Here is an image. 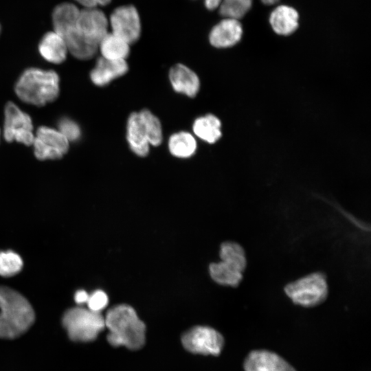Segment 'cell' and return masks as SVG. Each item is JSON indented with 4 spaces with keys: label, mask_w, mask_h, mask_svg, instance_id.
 <instances>
[{
    "label": "cell",
    "mask_w": 371,
    "mask_h": 371,
    "mask_svg": "<svg viewBox=\"0 0 371 371\" xmlns=\"http://www.w3.org/2000/svg\"><path fill=\"white\" fill-rule=\"evenodd\" d=\"M299 14L293 7L280 5L271 13L269 23L273 30L278 34L287 36L298 27Z\"/></svg>",
    "instance_id": "obj_17"
},
{
    "label": "cell",
    "mask_w": 371,
    "mask_h": 371,
    "mask_svg": "<svg viewBox=\"0 0 371 371\" xmlns=\"http://www.w3.org/2000/svg\"><path fill=\"white\" fill-rule=\"evenodd\" d=\"M221 260L229 262L243 271L247 267V257L243 247L237 243L227 241L221 245L219 252Z\"/></svg>",
    "instance_id": "obj_23"
},
{
    "label": "cell",
    "mask_w": 371,
    "mask_h": 371,
    "mask_svg": "<svg viewBox=\"0 0 371 371\" xmlns=\"http://www.w3.org/2000/svg\"><path fill=\"white\" fill-rule=\"evenodd\" d=\"M62 324L74 341H91L105 328L104 317L99 312L74 307L65 312Z\"/></svg>",
    "instance_id": "obj_5"
},
{
    "label": "cell",
    "mask_w": 371,
    "mask_h": 371,
    "mask_svg": "<svg viewBox=\"0 0 371 371\" xmlns=\"http://www.w3.org/2000/svg\"><path fill=\"white\" fill-rule=\"evenodd\" d=\"M32 145L38 159H58L67 153L69 142L57 129L42 126L37 128Z\"/></svg>",
    "instance_id": "obj_9"
},
{
    "label": "cell",
    "mask_w": 371,
    "mask_h": 371,
    "mask_svg": "<svg viewBox=\"0 0 371 371\" xmlns=\"http://www.w3.org/2000/svg\"><path fill=\"white\" fill-rule=\"evenodd\" d=\"M21 256L12 251L0 252V276L11 277L18 273L23 267Z\"/></svg>",
    "instance_id": "obj_25"
},
{
    "label": "cell",
    "mask_w": 371,
    "mask_h": 371,
    "mask_svg": "<svg viewBox=\"0 0 371 371\" xmlns=\"http://www.w3.org/2000/svg\"><path fill=\"white\" fill-rule=\"evenodd\" d=\"M109 329L107 340L115 347L131 350L141 348L145 343L146 326L130 306L120 304L110 308L104 317Z\"/></svg>",
    "instance_id": "obj_2"
},
{
    "label": "cell",
    "mask_w": 371,
    "mask_h": 371,
    "mask_svg": "<svg viewBox=\"0 0 371 371\" xmlns=\"http://www.w3.org/2000/svg\"><path fill=\"white\" fill-rule=\"evenodd\" d=\"M284 292L295 304L304 307L315 306L327 297L326 276L322 272L309 273L288 283L284 286Z\"/></svg>",
    "instance_id": "obj_6"
},
{
    "label": "cell",
    "mask_w": 371,
    "mask_h": 371,
    "mask_svg": "<svg viewBox=\"0 0 371 371\" xmlns=\"http://www.w3.org/2000/svg\"><path fill=\"white\" fill-rule=\"evenodd\" d=\"M126 140L131 150L139 157H146L150 144L138 112L132 113L126 123Z\"/></svg>",
    "instance_id": "obj_15"
},
{
    "label": "cell",
    "mask_w": 371,
    "mask_h": 371,
    "mask_svg": "<svg viewBox=\"0 0 371 371\" xmlns=\"http://www.w3.org/2000/svg\"><path fill=\"white\" fill-rule=\"evenodd\" d=\"M89 295L85 290H78L76 292L74 300L78 304L87 303Z\"/></svg>",
    "instance_id": "obj_29"
},
{
    "label": "cell",
    "mask_w": 371,
    "mask_h": 371,
    "mask_svg": "<svg viewBox=\"0 0 371 371\" xmlns=\"http://www.w3.org/2000/svg\"><path fill=\"white\" fill-rule=\"evenodd\" d=\"M209 270L213 280L224 286H237L243 278L244 271L232 263L225 260L212 263Z\"/></svg>",
    "instance_id": "obj_18"
},
{
    "label": "cell",
    "mask_w": 371,
    "mask_h": 371,
    "mask_svg": "<svg viewBox=\"0 0 371 371\" xmlns=\"http://www.w3.org/2000/svg\"><path fill=\"white\" fill-rule=\"evenodd\" d=\"M84 8H93L98 6H104L110 3L111 0H75Z\"/></svg>",
    "instance_id": "obj_28"
},
{
    "label": "cell",
    "mask_w": 371,
    "mask_h": 371,
    "mask_svg": "<svg viewBox=\"0 0 371 371\" xmlns=\"http://www.w3.org/2000/svg\"><path fill=\"white\" fill-rule=\"evenodd\" d=\"M181 342L183 347L192 353L217 356L223 347L224 339L212 328L195 326L183 335Z\"/></svg>",
    "instance_id": "obj_8"
},
{
    "label": "cell",
    "mask_w": 371,
    "mask_h": 371,
    "mask_svg": "<svg viewBox=\"0 0 371 371\" xmlns=\"http://www.w3.org/2000/svg\"><path fill=\"white\" fill-rule=\"evenodd\" d=\"M0 137H1V129H0Z\"/></svg>",
    "instance_id": "obj_33"
},
{
    "label": "cell",
    "mask_w": 371,
    "mask_h": 371,
    "mask_svg": "<svg viewBox=\"0 0 371 371\" xmlns=\"http://www.w3.org/2000/svg\"><path fill=\"white\" fill-rule=\"evenodd\" d=\"M145 128L150 145L159 146L162 142V127L159 120L147 109L138 112Z\"/></svg>",
    "instance_id": "obj_22"
},
{
    "label": "cell",
    "mask_w": 371,
    "mask_h": 371,
    "mask_svg": "<svg viewBox=\"0 0 371 371\" xmlns=\"http://www.w3.org/2000/svg\"><path fill=\"white\" fill-rule=\"evenodd\" d=\"M38 52L45 60L54 64L63 63L69 52L64 39L55 31L43 35L38 44Z\"/></svg>",
    "instance_id": "obj_16"
},
{
    "label": "cell",
    "mask_w": 371,
    "mask_h": 371,
    "mask_svg": "<svg viewBox=\"0 0 371 371\" xmlns=\"http://www.w3.org/2000/svg\"><path fill=\"white\" fill-rule=\"evenodd\" d=\"M54 31L64 39L69 52L80 60L93 58L98 45L109 32V20L98 8H79L71 3H62L52 12Z\"/></svg>",
    "instance_id": "obj_1"
},
{
    "label": "cell",
    "mask_w": 371,
    "mask_h": 371,
    "mask_svg": "<svg viewBox=\"0 0 371 371\" xmlns=\"http://www.w3.org/2000/svg\"><path fill=\"white\" fill-rule=\"evenodd\" d=\"M169 79L173 89L188 97H194L199 91L200 80L192 69L184 65L177 64L169 71Z\"/></svg>",
    "instance_id": "obj_14"
},
{
    "label": "cell",
    "mask_w": 371,
    "mask_h": 371,
    "mask_svg": "<svg viewBox=\"0 0 371 371\" xmlns=\"http://www.w3.org/2000/svg\"><path fill=\"white\" fill-rule=\"evenodd\" d=\"M128 70L126 60H114L100 57L90 72V78L95 85L103 87L124 76Z\"/></svg>",
    "instance_id": "obj_13"
},
{
    "label": "cell",
    "mask_w": 371,
    "mask_h": 371,
    "mask_svg": "<svg viewBox=\"0 0 371 371\" xmlns=\"http://www.w3.org/2000/svg\"><path fill=\"white\" fill-rule=\"evenodd\" d=\"M243 35L239 20L224 18L215 25L209 34L210 44L217 48H226L238 43Z\"/></svg>",
    "instance_id": "obj_12"
},
{
    "label": "cell",
    "mask_w": 371,
    "mask_h": 371,
    "mask_svg": "<svg viewBox=\"0 0 371 371\" xmlns=\"http://www.w3.org/2000/svg\"><path fill=\"white\" fill-rule=\"evenodd\" d=\"M57 130L69 142H77L82 136L80 125L72 119L67 117H63L58 120Z\"/></svg>",
    "instance_id": "obj_26"
},
{
    "label": "cell",
    "mask_w": 371,
    "mask_h": 371,
    "mask_svg": "<svg viewBox=\"0 0 371 371\" xmlns=\"http://www.w3.org/2000/svg\"><path fill=\"white\" fill-rule=\"evenodd\" d=\"M109 24L111 33L129 45L136 42L141 34V21L136 8L132 5L116 8L111 14Z\"/></svg>",
    "instance_id": "obj_10"
},
{
    "label": "cell",
    "mask_w": 371,
    "mask_h": 371,
    "mask_svg": "<svg viewBox=\"0 0 371 371\" xmlns=\"http://www.w3.org/2000/svg\"><path fill=\"white\" fill-rule=\"evenodd\" d=\"M221 129L220 120L212 114L196 118L192 124L194 135L209 144H214L221 138L222 135Z\"/></svg>",
    "instance_id": "obj_19"
},
{
    "label": "cell",
    "mask_w": 371,
    "mask_h": 371,
    "mask_svg": "<svg viewBox=\"0 0 371 371\" xmlns=\"http://www.w3.org/2000/svg\"><path fill=\"white\" fill-rule=\"evenodd\" d=\"M59 82L58 74L53 70L29 68L19 76L14 91L23 102L42 106L58 98Z\"/></svg>",
    "instance_id": "obj_4"
},
{
    "label": "cell",
    "mask_w": 371,
    "mask_h": 371,
    "mask_svg": "<svg viewBox=\"0 0 371 371\" xmlns=\"http://www.w3.org/2000/svg\"><path fill=\"white\" fill-rule=\"evenodd\" d=\"M1 25H0V34H1Z\"/></svg>",
    "instance_id": "obj_32"
},
{
    "label": "cell",
    "mask_w": 371,
    "mask_h": 371,
    "mask_svg": "<svg viewBox=\"0 0 371 371\" xmlns=\"http://www.w3.org/2000/svg\"><path fill=\"white\" fill-rule=\"evenodd\" d=\"M280 0H261V1L265 4V5H273L276 3H278V1H280Z\"/></svg>",
    "instance_id": "obj_31"
},
{
    "label": "cell",
    "mask_w": 371,
    "mask_h": 371,
    "mask_svg": "<svg viewBox=\"0 0 371 371\" xmlns=\"http://www.w3.org/2000/svg\"><path fill=\"white\" fill-rule=\"evenodd\" d=\"M221 0H204L205 6L209 10H214L218 8Z\"/></svg>",
    "instance_id": "obj_30"
},
{
    "label": "cell",
    "mask_w": 371,
    "mask_h": 371,
    "mask_svg": "<svg viewBox=\"0 0 371 371\" xmlns=\"http://www.w3.org/2000/svg\"><path fill=\"white\" fill-rule=\"evenodd\" d=\"M108 302L106 294L102 290H97L89 295L87 304L91 311L100 313L106 306Z\"/></svg>",
    "instance_id": "obj_27"
},
{
    "label": "cell",
    "mask_w": 371,
    "mask_h": 371,
    "mask_svg": "<svg viewBox=\"0 0 371 371\" xmlns=\"http://www.w3.org/2000/svg\"><path fill=\"white\" fill-rule=\"evenodd\" d=\"M3 137L8 142L32 144L34 133L32 118L12 102L4 109Z\"/></svg>",
    "instance_id": "obj_7"
},
{
    "label": "cell",
    "mask_w": 371,
    "mask_h": 371,
    "mask_svg": "<svg viewBox=\"0 0 371 371\" xmlns=\"http://www.w3.org/2000/svg\"><path fill=\"white\" fill-rule=\"evenodd\" d=\"M34 319V309L24 296L11 288L0 286V338L21 336Z\"/></svg>",
    "instance_id": "obj_3"
},
{
    "label": "cell",
    "mask_w": 371,
    "mask_h": 371,
    "mask_svg": "<svg viewBox=\"0 0 371 371\" xmlns=\"http://www.w3.org/2000/svg\"><path fill=\"white\" fill-rule=\"evenodd\" d=\"M98 51L101 57L108 60H126L130 53V45L113 33L108 32L100 41Z\"/></svg>",
    "instance_id": "obj_20"
},
{
    "label": "cell",
    "mask_w": 371,
    "mask_h": 371,
    "mask_svg": "<svg viewBox=\"0 0 371 371\" xmlns=\"http://www.w3.org/2000/svg\"><path fill=\"white\" fill-rule=\"evenodd\" d=\"M197 142L194 135L186 131L172 134L168 140L170 153L179 158L192 157L196 152Z\"/></svg>",
    "instance_id": "obj_21"
},
{
    "label": "cell",
    "mask_w": 371,
    "mask_h": 371,
    "mask_svg": "<svg viewBox=\"0 0 371 371\" xmlns=\"http://www.w3.org/2000/svg\"><path fill=\"white\" fill-rule=\"evenodd\" d=\"M245 371H296L278 355L265 350L251 351L247 357Z\"/></svg>",
    "instance_id": "obj_11"
},
{
    "label": "cell",
    "mask_w": 371,
    "mask_h": 371,
    "mask_svg": "<svg viewBox=\"0 0 371 371\" xmlns=\"http://www.w3.org/2000/svg\"><path fill=\"white\" fill-rule=\"evenodd\" d=\"M253 0H221L219 13L224 18L239 20L251 8Z\"/></svg>",
    "instance_id": "obj_24"
}]
</instances>
